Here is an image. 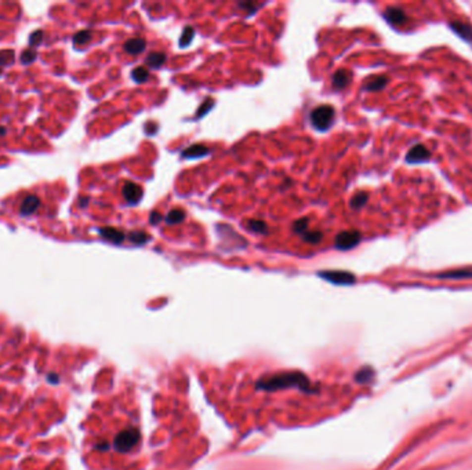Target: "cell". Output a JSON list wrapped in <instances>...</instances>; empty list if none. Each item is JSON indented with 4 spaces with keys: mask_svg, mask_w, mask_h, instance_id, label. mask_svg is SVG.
<instances>
[{
    "mask_svg": "<svg viewBox=\"0 0 472 470\" xmlns=\"http://www.w3.org/2000/svg\"><path fill=\"white\" fill-rule=\"evenodd\" d=\"M336 117V110L331 105H319L311 112L310 120L314 129L317 131H327L333 126Z\"/></svg>",
    "mask_w": 472,
    "mask_h": 470,
    "instance_id": "6da1fadb",
    "label": "cell"
},
{
    "mask_svg": "<svg viewBox=\"0 0 472 470\" xmlns=\"http://www.w3.org/2000/svg\"><path fill=\"white\" fill-rule=\"evenodd\" d=\"M361 240H362V233L359 231H344L336 236L334 245H336L337 250L347 251V250L356 247L361 243Z\"/></svg>",
    "mask_w": 472,
    "mask_h": 470,
    "instance_id": "7a4b0ae2",
    "label": "cell"
},
{
    "mask_svg": "<svg viewBox=\"0 0 472 470\" xmlns=\"http://www.w3.org/2000/svg\"><path fill=\"white\" fill-rule=\"evenodd\" d=\"M319 276L327 280L333 284H340V285H349L356 282V277L351 272L345 271H324L319 272Z\"/></svg>",
    "mask_w": 472,
    "mask_h": 470,
    "instance_id": "3957f363",
    "label": "cell"
},
{
    "mask_svg": "<svg viewBox=\"0 0 472 470\" xmlns=\"http://www.w3.org/2000/svg\"><path fill=\"white\" fill-rule=\"evenodd\" d=\"M431 159V152L428 150L424 145L417 143L413 148L410 149L406 156V161L410 164H417V163H424Z\"/></svg>",
    "mask_w": 472,
    "mask_h": 470,
    "instance_id": "277c9868",
    "label": "cell"
},
{
    "mask_svg": "<svg viewBox=\"0 0 472 470\" xmlns=\"http://www.w3.org/2000/svg\"><path fill=\"white\" fill-rule=\"evenodd\" d=\"M144 190L140 185H137L134 182H126L123 187V197L129 204H137L140 203V200L143 199Z\"/></svg>",
    "mask_w": 472,
    "mask_h": 470,
    "instance_id": "5b68a950",
    "label": "cell"
},
{
    "mask_svg": "<svg viewBox=\"0 0 472 470\" xmlns=\"http://www.w3.org/2000/svg\"><path fill=\"white\" fill-rule=\"evenodd\" d=\"M384 18L388 21L391 25L399 26L403 25L406 20H408V15L406 13L399 8V7H388L384 13Z\"/></svg>",
    "mask_w": 472,
    "mask_h": 470,
    "instance_id": "8992f818",
    "label": "cell"
},
{
    "mask_svg": "<svg viewBox=\"0 0 472 470\" xmlns=\"http://www.w3.org/2000/svg\"><path fill=\"white\" fill-rule=\"evenodd\" d=\"M352 82V73L348 69H338L333 75V87L334 90H343Z\"/></svg>",
    "mask_w": 472,
    "mask_h": 470,
    "instance_id": "52a82bcc",
    "label": "cell"
},
{
    "mask_svg": "<svg viewBox=\"0 0 472 470\" xmlns=\"http://www.w3.org/2000/svg\"><path fill=\"white\" fill-rule=\"evenodd\" d=\"M209 153H210V148H207L206 145H202V143H196V145L184 149L181 152V156L184 159H199V157L207 156Z\"/></svg>",
    "mask_w": 472,
    "mask_h": 470,
    "instance_id": "ba28073f",
    "label": "cell"
},
{
    "mask_svg": "<svg viewBox=\"0 0 472 470\" xmlns=\"http://www.w3.org/2000/svg\"><path fill=\"white\" fill-rule=\"evenodd\" d=\"M124 51L130 54V55H137V54H141L147 47V42L143 38H131L126 43H124Z\"/></svg>",
    "mask_w": 472,
    "mask_h": 470,
    "instance_id": "9c48e42d",
    "label": "cell"
},
{
    "mask_svg": "<svg viewBox=\"0 0 472 470\" xmlns=\"http://www.w3.org/2000/svg\"><path fill=\"white\" fill-rule=\"evenodd\" d=\"M450 28H452L454 33H457L460 38L471 43L472 45V25L467 24V22H460V21H454L450 22Z\"/></svg>",
    "mask_w": 472,
    "mask_h": 470,
    "instance_id": "30bf717a",
    "label": "cell"
},
{
    "mask_svg": "<svg viewBox=\"0 0 472 470\" xmlns=\"http://www.w3.org/2000/svg\"><path fill=\"white\" fill-rule=\"evenodd\" d=\"M98 232H100V235H101L104 238L109 240L110 243H115V244H120L124 238H126L123 232L117 231V229H115V228H110V226H106V228H100V231H98Z\"/></svg>",
    "mask_w": 472,
    "mask_h": 470,
    "instance_id": "8fae6325",
    "label": "cell"
},
{
    "mask_svg": "<svg viewBox=\"0 0 472 470\" xmlns=\"http://www.w3.org/2000/svg\"><path fill=\"white\" fill-rule=\"evenodd\" d=\"M39 207L40 200L38 196H26L24 201L21 203L20 213L22 214V215H31V214L35 213Z\"/></svg>",
    "mask_w": 472,
    "mask_h": 470,
    "instance_id": "7c38bea8",
    "label": "cell"
},
{
    "mask_svg": "<svg viewBox=\"0 0 472 470\" xmlns=\"http://www.w3.org/2000/svg\"><path fill=\"white\" fill-rule=\"evenodd\" d=\"M388 82L389 80L387 76H371V78L365 83L363 89L366 91H380L388 84Z\"/></svg>",
    "mask_w": 472,
    "mask_h": 470,
    "instance_id": "4fadbf2b",
    "label": "cell"
},
{
    "mask_svg": "<svg viewBox=\"0 0 472 470\" xmlns=\"http://www.w3.org/2000/svg\"><path fill=\"white\" fill-rule=\"evenodd\" d=\"M166 62V54L164 52H151L147 59H145V64L148 65L149 68H152V69H157V68H160L163 66Z\"/></svg>",
    "mask_w": 472,
    "mask_h": 470,
    "instance_id": "5bb4252c",
    "label": "cell"
},
{
    "mask_svg": "<svg viewBox=\"0 0 472 470\" xmlns=\"http://www.w3.org/2000/svg\"><path fill=\"white\" fill-rule=\"evenodd\" d=\"M245 228H247L249 231H252L253 233H260V235H266L268 233V226L264 221H260V219H247L245 222Z\"/></svg>",
    "mask_w": 472,
    "mask_h": 470,
    "instance_id": "9a60e30c",
    "label": "cell"
},
{
    "mask_svg": "<svg viewBox=\"0 0 472 470\" xmlns=\"http://www.w3.org/2000/svg\"><path fill=\"white\" fill-rule=\"evenodd\" d=\"M185 217H187V214H185L184 210L175 208V210H171L164 217V221H166V224H170V225H177V224H181L182 221L185 219Z\"/></svg>",
    "mask_w": 472,
    "mask_h": 470,
    "instance_id": "2e32d148",
    "label": "cell"
},
{
    "mask_svg": "<svg viewBox=\"0 0 472 470\" xmlns=\"http://www.w3.org/2000/svg\"><path fill=\"white\" fill-rule=\"evenodd\" d=\"M440 279H470L472 277V269H460V271H450L440 273Z\"/></svg>",
    "mask_w": 472,
    "mask_h": 470,
    "instance_id": "e0dca14e",
    "label": "cell"
},
{
    "mask_svg": "<svg viewBox=\"0 0 472 470\" xmlns=\"http://www.w3.org/2000/svg\"><path fill=\"white\" fill-rule=\"evenodd\" d=\"M367 200H369V193H367V192H358V193L354 194V197L351 199V207H352L354 210H361L362 207L366 206Z\"/></svg>",
    "mask_w": 472,
    "mask_h": 470,
    "instance_id": "ac0fdd59",
    "label": "cell"
},
{
    "mask_svg": "<svg viewBox=\"0 0 472 470\" xmlns=\"http://www.w3.org/2000/svg\"><path fill=\"white\" fill-rule=\"evenodd\" d=\"M149 238H151V236H149V235H147L145 232H141V231H136V232H131L129 235V240L134 245L147 244Z\"/></svg>",
    "mask_w": 472,
    "mask_h": 470,
    "instance_id": "d6986e66",
    "label": "cell"
},
{
    "mask_svg": "<svg viewBox=\"0 0 472 470\" xmlns=\"http://www.w3.org/2000/svg\"><path fill=\"white\" fill-rule=\"evenodd\" d=\"M131 78L133 80L136 82V83L141 84L145 83L149 78V72L148 69H145L144 66H138V68H134L133 71H131Z\"/></svg>",
    "mask_w": 472,
    "mask_h": 470,
    "instance_id": "ffe728a7",
    "label": "cell"
},
{
    "mask_svg": "<svg viewBox=\"0 0 472 470\" xmlns=\"http://www.w3.org/2000/svg\"><path fill=\"white\" fill-rule=\"evenodd\" d=\"M308 226H310V219L307 218V217H305V218H300L293 224V232L303 236V235L308 232Z\"/></svg>",
    "mask_w": 472,
    "mask_h": 470,
    "instance_id": "44dd1931",
    "label": "cell"
},
{
    "mask_svg": "<svg viewBox=\"0 0 472 470\" xmlns=\"http://www.w3.org/2000/svg\"><path fill=\"white\" fill-rule=\"evenodd\" d=\"M195 36V29L192 26H185L180 38V47H187Z\"/></svg>",
    "mask_w": 472,
    "mask_h": 470,
    "instance_id": "7402d4cb",
    "label": "cell"
},
{
    "mask_svg": "<svg viewBox=\"0 0 472 470\" xmlns=\"http://www.w3.org/2000/svg\"><path fill=\"white\" fill-rule=\"evenodd\" d=\"M303 238H304V241L310 243V244H319L322 241V238H323V233L319 232V231L307 232L305 235H303Z\"/></svg>",
    "mask_w": 472,
    "mask_h": 470,
    "instance_id": "603a6c76",
    "label": "cell"
},
{
    "mask_svg": "<svg viewBox=\"0 0 472 470\" xmlns=\"http://www.w3.org/2000/svg\"><path fill=\"white\" fill-rule=\"evenodd\" d=\"M93 38V35H91L90 31H80L78 32L75 36H73V43L75 45H86V43H89Z\"/></svg>",
    "mask_w": 472,
    "mask_h": 470,
    "instance_id": "cb8c5ba5",
    "label": "cell"
},
{
    "mask_svg": "<svg viewBox=\"0 0 472 470\" xmlns=\"http://www.w3.org/2000/svg\"><path fill=\"white\" fill-rule=\"evenodd\" d=\"M213 105H214L213 99H211V98H207L206 101H205V102L202 103L201 106H199V109H198V113H196V117L205 116L207 112H209V110L213 108Z\"/></svg>",
    "mask_w": 472,
    "mask_h": 470,
    "instance_id": "d4e9b609",
    "label": "cell"
},
{
    "mask_svg": "<svg viewBox=\"0 0 472 470\" xmlns=\"http://www.w3.org/2000/svg\"><path fill=\"white\" fill-rule=\"evenodd\" d=\"M21 59H22V62L24 64H31L33 62L35 59H36V51L32 50V48H28L25 51L22 52V55H21Z\"/></svg>",
    "mask_w": 472,
    "mask_h": 470,
    "instance_id": "484cf974",
    "label": "cell"
},
{
    "mask_svg": "<svg viewBox=\"0 0 472 470\" xmlns=\"http://www.w3.org/2000/svg\"><path fill=\"white\" fill-rule=\"evenodd\" d=\"M14 61V52L13 51H1L0 52V66L3 65L10 64Z\"/></svg>",
    "mask_w": 472,
    "mask_h": 470,
    "instance_id": "4316f807",
    "label": "cell"
},
{
    "mask_svg": "<svg viewBox=\"0 0 472 470\" xmlns=\"http://www.w3.org/2000/svg\"><path fill=\"white\" fill-rule=\"evenodd\" d=\"M162 221H164L163 218V215L159 211H152L151 215H149V222L152 224V225H157V224H160Z\"/></svg>",
    "mask_w": 472,
    "mask_h": 470,
    "instance_id": "83f0119b",
    "label": "cell"
},
{
    "mask_svg": "<svg viewBox=\"0 0 472 470\" xmlns=\"http://www.w3.org/2000/svg\"><path fill=\"white\" fill-rule=\"evenodd\" d=\"M42 38H43V32H42V31H36V32L32 33V36L29 38V45L38 46L40 40H42Z\"/></svg>",
    "mask_w": 472,
    "mask_h": 470,
    "instance_id": "f1b7e54d",
    "label": "cell"
},
{
    "mask_svg": "<svg viewBox=\"0 0 472 470\" xmlns=\"http://www.w3.org/2000/svg\"><path fill=\"white\" fill-rule=\"evenodd\" d=\"M240 8H243V10H246L250 14H253L256 10H257V4H254V3H240L239 4Z\"/></svg>",
    "mask_w": 472,
    "mask_h": 470,
    "instance_id": "f546056e",
    "label": "cell"
},
{
    "mask_svg": "<svg viewBox=\"0 0 472 470\" xmlns=\"http://www.w3.org/2000/svg\"><path fill=\"white\" fill-rule=\"evenodd\" d=\"M156 130H157V124H156V123L151 122L145 126V131H147V134H151V136H152V134H155Z\"/></svg>",
    "mask_w": 472,
    "mask_h": 470,
    "instance_id": "4dcf8cb0",
    "label": "cell"
},
{
    "mask_svg": "<svg viewBox=\"0 0 472 470\" xmlns=\"http://www.w3.org/2000/svg\"><path fill=\"white\" fill-rule=\"evenodd\" d=\"M6 134V129L4 127H0V136H4Z\"/></svg>",
    "mask_w": 472,
    "mask_h": 470,
    "instance_id": "1f68e13d",
    "label": "cell"
}]
</instances>
